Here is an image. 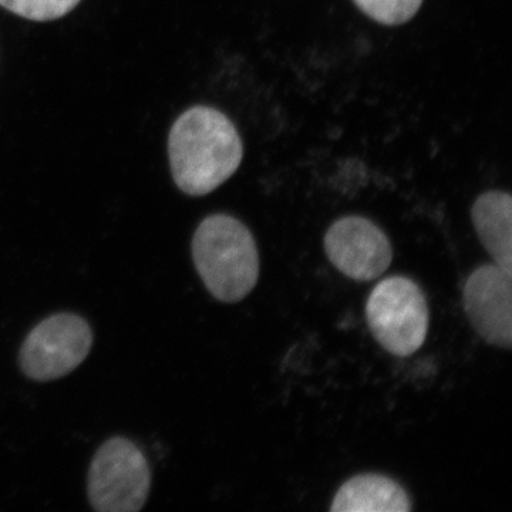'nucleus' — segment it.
I'll return each mask as SVG.
<instances>
[{
	"instance_id": "nucleus-8",
	"label": "nucleus",
	"mask_w": 512,
	"mask_h": 512,
	"mask_svg": "<svg viewBox=\"0 0 512 512\" xmlns=\"http://www.w3.org/2000/svg\"><path fill=\"white\" fill-rule=\"evenodd\" d=\"M412 498L392 478L360 474L350 478L333 498V512H409Z\"/></svg>"
},
{
	"instance_id": "nucleus-2",
	"label": "nucleus",
	"mask_w": 512,
	"mask_h": 512,
	"mask_svg": "<svg viewBox=\"0 0 512 512\" xmlns=\"http://www.w3.org/2000/svg\"><path fill=\"white\" fill-rule=\"evenodd\" d=\"M192 259L205 288L218 301H242L258 282L254 235L231 215H210L198 225L192 238Z\"/></svg>"
},
{
	"instance_id": "nucleus-7",
	"label": "nucleus",
	"mask_w": 512,
	"mask_h": 512,
	"mask_svg": "<svg viewBox=\"0 0 512 512\" xmlns=\"http://www.w3.org/2000/svg\"><path fill=\"white\" fill-rule=\"evenodd\" d=\"M464 309L474 330L490 345L512 346V272L497 264L483 265L468 276Z\"/></svg>"
},
{
	"instance_id": "nucleus-9",
	"label": "nucleus",
	"mask_w": 512,
	"mask_h": 512,
	"mask_svg": "<svg viewBox=\"0 0 512 512\" xmlns=\"http://www.w3.org/2000/svg\"><path fill=\"white\" fill-rule=\"evenodd\" d=\"M471 220L494 264L512 272V198L508 192L488 191L471 208Z\"/></svg>"
},
{
	"instance_id": "nucleus-4",
	"label": "nucleus",
	"mask_w": 512,
	"mask_h": 512,
	"mask_svg": "<svg viewBox=\"0 0 512 512\" xmlns=\"http://www.w3.org/2000/svg\"><path fill=\"white\" fill-rule=\"evenodd\" d=\"M148 461L133 441L114 437L97 450L87 478V495L99 512H137L150 494Z\"/></svg>"
},
{
	"instance_id": "nucleus-11",
	"label": "nucleus",
	"mask_w": 512,
	"mask_h": 512,
	"mask_svg": "<svg viewBox=\"0 0 512 512\" xmlns=\"http://www.w3.org/2000/svg\"><path fill=\"white\" fill-rule=\"evenodd\" d=\"M80 0H0V6L22 18L46 22L63 18Z\"/></svg>"
},
{
	"instance_id": "nucleus-6",
	"label": "nucleus",
	"mask_w": 512,
	"mask_h": 512,
	"mask_svg": "<svg viewBox=\"0 0 512 512\" xmlns=\"http://www.w3.org/2000/svg\"><path fill=\"white\" fill-rule=\"evenodd\" d=\"M323 245L333 266L359 282L375 281L393 261L387 235L372 221L357 215L333 222Z\"/></svg>"
},
{
	"instance_id": "nucleus-1",
	"label": "nucleus",
	"mask_w": 512,
	"mask_h": 512,
	"mask_svg": "<svg viewBox=\"0 0 512 512\" xmlns=\"http://www.w3.org/2000/svg\"><path fill=\"white\" fill-rule=\"evenodd\" d=\"M171 171L185 194L202 197L238 170L244 146L237 127L221 111L197 106L175 121L168 138Z\"/></svg>"
},
{
	"instance_id": "nucleus-3",
	"label": "nucleus",
	"mask_w": 512,
	"mask_h": 512,
	"mask_svg": "<svg viewBox=\"0 0 512 512\" xmlns=\"http://www.w3.org/2000/svg\"><path fill=\"white\" fill-rule=\"evenodd\" d=\"M366 318L373 338L384 350L393 356H412L429 332V303L412 279L390 276L370 293Z\"/></svg>"
},
{
	"instance_id": "nucleus-5",
	"label": "nucleus",
	"mask_w": 512,
	"mask_h": 512,
	"mask_svg": "<svg viewBox=\"0 0 512 512\" xmlns=\"http://www.w3.org/2000/svg\"><path fill=\"white\" fill-rule=\"evenodd\" d=\"M93 346L89 323L73 313H57L40 322L20 349L22 372L36 382H52L77 369Z\"/></svg>"
},
{
	"instance_id": "nucleus-10",
	"label": "nucleus",
	"mask_w": 512,
	"mask_h": 512,
	"mask_svg": "<svg viewBox=\"0 0 512 512\" xmlns=\"http://www.w3.org/2000/svg\"><path fill=\"white\" fill-rule=\"evenodd\" d=\"M370 19L387 26L403 25L419 12L423 0H353Z\"/></svg>"
}]
</instances>
